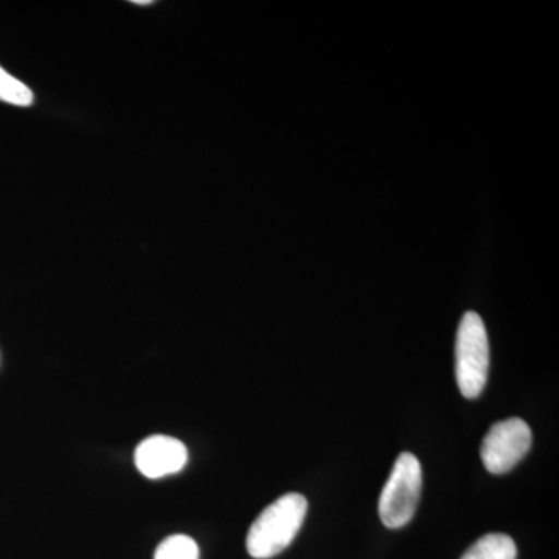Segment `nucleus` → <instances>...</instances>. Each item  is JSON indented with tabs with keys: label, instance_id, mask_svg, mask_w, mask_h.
Listing matches in <instances>:
<instances>
[{
	"label": "nucleus",
	"instance_id": "obj_1",
	"mask_svg": "<svg viewBox=\"0 0 559 559\" xmlns=\"http://www.w3.org/2000/svg\"><path fill=\"white\" fill-rule=\"evenodd\" d=\"M308 500L299 492H288L261 511L250 525L246 547L250 557L270 559L288 549L307 518Z\"/></svg>",
	"mask_w": 559,
	"mask_h": 559
},
{
	"label": "nucleus",
	"instance_id": "obj_2",
	"mask_svg": "<svg viewBox=\"0 0 559 559\" xmlns=\"http://www.w3.org/2000/svg\"><path fill=\"white\" fill-rule=\"evenodd\" d=\"M489 344L484 320L477 312H465L455 341V378L465 399L480 396L488 381Z\"/></svg>",
	"mask_w": 559,
	"mask_h": 559
},
{
	"label": "nucleus",
	"instance_id": "obj_3",
	"mask_svg": "<svg viewBox=\"0 0 559 559\" xmlns=\"http://www.w3.org/2000/svg\"><path fill=\"white\" fill-rule=\"evenodd\" d=\"M421 487V463L411 452H403L393 465L388 484L382 488L378 506L385 527L401 528L409 524L417 511Z\"/></svg>",
	"mask_w": 559,
	"mask_h": 559
},
{
	"label": "nucleus",
	"instance_id": "obj_4",
	"mask_svg": "<svg viewBox=\"0 0 559 559\" xmlns=\"http://www.w3.org/2000/svg\"><path fill=\"white\" fill-rule=\"evenodd\" d=\"M532 440V429L524 419L496 423L481 441L480 457L485 468L491 474L509 473L527 455Z\"/></svg>",
	"mask_w": 559,
	"mask_h": 559
},
{
	"label": "nucleus",
	"instance_id": "obj_5",
	"mask_svg": "<svg viewBox=\"0 0 559 559\" xmlns=\"http://www.w3.org/2000/svg\"><path fill=\"white\" fill-rule=\"evenodd\" d=\"M135 466L148 479L178 474L189 462V451L182 441L168 436H153L135 448Z\"/></svg>",
	"mask_w": 559,
	"mask_h": 559
},
{
	"label": "nucleus",
	"instance_id": "obj_6",
	"mask_svg": "<svg viewBox=\"0 0 559 559\" xmlns=\"http://www.w3.org/2000/svg\"><path fill=\"white\" fill-rule=\"evenodd\" d=\"M518 549L514 540L503 533H489L476 540L462 559H516Z\"/></svg>",
	"mask_w": 559,
	"mask_h": 559
},
{
	"label": "nucleus",
	"instance_id": "obj_7",
	"mask_svg": "<svg viewBox=\"0 0 559 559\" xmlns=\"http://www.w3.org/2000/svg\"><path fill=\"white\" fill-rule=\"evenodd\" d=\"M154 559H200V547L187 535H173L162 540Z\"/></svg>",
	"mask_w": 559,
	"mask_h": 559
},
{
	"label": "nucleus",
	"instance_id": "obj_8",
	"mask_svg": "<svg viewBox=\"0 0 559 559\" xmlns=\"http://www.w3.org/2000/svg\"><path fill=\"white\" fill-rule=\"evenodd\" d=\"M0 102L16 106H31L33 92L22 81L14 79L5 69L0 68Z\"/></svg>",
	"mask_w": 559,
	"mask_h": 559
},
{
	"label": "nucleus",
	"instance_id": "obj_9",
	"mask_svg": "<svg viewBox=\"0 0 559 559\" xmlns=\"http://www.w3.org/2000/svg\"><path fill=\"white\" fill-rule=\"evenodd\" d=\"M134 3H138V5H151V0H135Z\"/></svg>",
	"mask_w": 559,
	"mask_h": 559
}]
</instances>
